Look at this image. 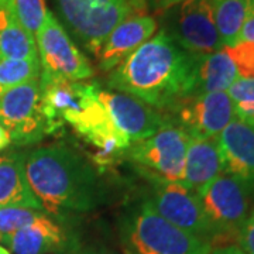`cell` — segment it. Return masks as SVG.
I'll return each mask as SVG.
<instances>
[{
  "label": "cell",
  "instance_id": "52a82bcc",
  "mask_svg": "<svg viewBox=\"0 0 254 254\" xmlns=\"http://www.w3.org/2000/svg\"><path fill=\"white\" fill-rule=\"evenodd\" d=\"M98 83L64 79L50 73H40L41 110L46 119L47 134L60 131L64 123L75 128L99 105Z\"/></svg>",
  "mask_w": 254,
  "mask_h": 254
},
{
  "label": "cell",
  "instance_id": "5b68a950",
  "mask_svg": "<svg viewBox=\"0 0 254 254\" xmlns=\"http://www.w3.org/2000/svg\"><path fill=\"white\" fill-rule=\"evenodd\" d=\"M253 187L230 174L222 173L198 193L202 209L213 232V240L237 239L250 213Z\"/></svg>",
  "mask_w": 254,
  "mask_h": 254
},
{
  "label": "cell",
  "instance_id": "30bf717a",
  "mask_svg": "<svg viewBox=\"0 0 254 254\" xmlns=\"http://www.w3.org/2000/svg\"><path fill=\"white\" fill-rule=\"evenodd\" d=\"M140 173L144 174L153 185V195L147 199L148 205L174 226L212 245L213 232L202 209L199 196L185 188L181 182L164 181L145 171Z\"/></svg>",
  "mask_w": 254,
  "mask_h": 254
},
{
  "label": "cell",
  "instance_id": "4dcf8cb0",
  "mask_svg": "<svg viewBox=\"0 0 254 254\" xmlns=\"http://www.w3.org/2000/svg\"><path fill=\"white\" fill-rule=\"evenodd\" d=\"M10 144H11V137H10L9 131L0 125V151L6 150Z\"/></svg>",
  "mask_w": 254,
  "mask_h": 254
},
{
  "label": "cell",
  "instance_id": "9c48e42d",
  "mask_svg": "<svg viewBox=\"0 0 254 254\" xmlns=\"http://www.w3.org/2000/svg\"><path fill=\"white\" fill-rule=\"evenodd\" d=\"M41 72L64 79L82 82L95 75L89 60L75 46L64 24L48 10L43 28L36 36Z\"/></svg>",
  "mask_w": 254,
  "mask_h": 254
},
{
  "label": "cell",
  "instance_id": "4316f807",
  "mask_svg": "<svg viewBox=\"0 0 254 254\" xmlns=\"http://www.w3.org/2000/svg\"><path fill=\"white\" fill-rule=\"evenodd\" d=\"M239 247L246 254H254V209L249 213L243 226L240 227L237 235Z\"/></svg>",
  "mask_w": 254,
  "mask_h": 254
},
{
  "label": "cell",
  "instance_id": "d590c367",
  "mask_svg": "<svg viewBox=\"0 0 254 254\" xmlns=\"http://www.w3.org/2000/svg\"><path fill=\"white\" fill-rule=\"evenodd\" d=\"M0 240H1V236H0Z\"/></svg>",
  "mask_w": 254,
  "mask_h": 254
},
{
  "label": "cell",
  "instance_id": "7a4b0ae2",
  "mask_svg": "<svg viewBox=\"0 0 254 254\" xmlns=\"http://www.w3.org/2000/svg\"><path fill=\"white\" fill-rule=\"evenodd\" d=\"M26 175L44 212L55 218L66 212H86L99 203L100 184L93 167L66 145L26 153Z\"/></svg>",
  "mask_w": 254,
  "mask_h": 254
},
{
  "label": "cell",
  "instance_id": "8fae6325",
  "mask_svg": "<svg viewBox=\"0 0 254 254\" xmlns=\"http://www.w3.org/2000/svg\"><path fill=\"white\" fill-rule=\"evenodd\" d=\"M0 125L9 131L11 143L31 145L47 136V123L41 110L40 78L0 96Z\"/></svg>",
  "mask_w": 254,
  "mask_h": 254
},
{
  "label": "cell",
  "instance_id": "ac0fdd59",
  "mask_svg": "<svg viewBox=\"0 0 254 254\" xmlns=\"http://www.w3.org/2000/svg\"><path fill=\"white\" fill-rule=\"evenodd\" d=\"M1 240L16 254H44L63 247L65 235L60 225L41 213L33 223Z\"/></svg>",
  "mask_w": 254,
  "mask_h": 254
},
{
  "label": "cell",
  "instance_id": "8992f818",
  "mask_svg": "<svg viewBox=\"0 0 254 254\" xmlns=\"http://www.w3.org/2000/svg\"><path fill=\"white\" fill-rule=\"evenodd\" d=\"M190 136L171 118L151 137L130 144L127 153L140 171L168 182H181Z\"/></svg>",
  "mask_w": 254,
  "mask_h": 254
},
{
  "label": "cell",
  "instance_id": "7c38bea8",
  "mask_svg": "<svg viewBox=\"0 0 254 254\" xmlns=\"http://www.w3.org/2000/svg\"><path fill=\"white\" fill-rule=\"evenodd\" d=\"M173 120L190 137L218 138L236 118L233 102L227 92L192 95L178 100L171 109Z\"/></svg>",
  "mask_w": 254,
  "mask_h": 254
},
{
  "label": "cell",
  "instance_id": "ffe728a7",
  "mask_svg": "<svg viewBox=\"0 0 254 254\" xmlns=\"http://www.w3.org/2000/svg\"><path fill=\"white\" fill-rule=\"evenodd\" d=\"M237 78L236 65L225 48L212 54L199 55L195 72V95L227 92Z\"/></svg>",
  "mask_w": 254,
  "mask_h": 254
},
{
  "label": "cell",
  "instance_id": "6da1fadb",
  "mask_svg": "<svg viewBox=\"0 0 254 254\" xmlns=\"http://www.w3.org/2000/svg\"><path fill=\"white\" fill-rule=\"evenodd\" d=\"M198 58L182 50L161 28L110 71L108 85L168 112L178 100L195 95Z\"/></svg>",
  "mask_w": 254,
  "mask_h": 254
},
{
  "label": "cell",
  "instance_id": "83f0119b",
  "mask_svg": "<svg viewBox=\"0 0 254 254\" xmlns=\"http://www.w3.org/2000/svg\"><path fill=\"white\" fill-rule=\"evenodd\" d=\"M239 41H245V43H253L254 44V13L250 14V17L246 20L243 24V28L240 31Z\"/></svg>",
  "mask_w": 254,
  "mask_h": 254
},
{
  "label": "cell",
  "instance_id": "e575fe53",
  "mask_svg": "<svg viewBox=\"0 0 254 254\" xmlns=\"http://www.w3.org/2000/svg\"><path fill=\"white\" fill-rule=\"evenodd\" d=\"M252 4H253V9H254V0H252Z\"/></svg>",
  "mask_w": 254,
  "mask_h": 254
},
{
  "label": "cell",
  "instance_id": "44dd1931",
  "mask_svg": "<svg viewBox=\"0 0 254 254\" xmlns=\"http://www.w3.org/2000/svg\"><path fill=\"white\" fill-rule=\"evenodd\" d=\"M212 6L223 48L237 44L243 24L254 13L252 0H212Z\"/></svg>",
  "mask_w": 254,
  "mask_h": 254
},
{
  "label": "cell",
  "instance_id": "9a60e30c",
  "mask_svg": "<svg viewBox=\"0 0 254 254\" xmlns=\"http://www.w3.org/2000/svg\"><path fill=\"white\" fill-rule=\"evenodd\" d=\"M223 173L254 185V127L235 118L216 138Z\"/></svg>",
  "mask_w": 254,
  "mask_h": 254
},
{
  "label": "cell",
  "instance_id": "ba28073f",
  "mask_svg": "<svg viewBox=\"0 0 254 254\" xmlns=\"http://www.w3.org/2000/svg\"><path fill=\"white\" fill-rule=\"evenodd\" d=\"M161 14V28L182 50L193 55H206L223 48L212 0H184Z\"/></svg>",
  "mask_w": 254,
  "mask_h": 254
},
{
  "label": "cell",
  "instance_id": "4fadbf2b",
  "mask_svg": "<svg viewBox=\"0 0 254 254\" xmlns=\"http://www.w3.org/2000/svg\"><path fill=\"white\" fill-rule=\"evenodd\" d=\"M96 95L108 110L115 126L130 140L131 144L155 134L167 119L157 109L128 93L102 89L98 85Z\"/></svg>",
  "mask_w": 254,
  "mask_h": 254
},
{
  "label": "cell",
  "instance_id": "277c9868",
  "mask_svg": "<svg viewBox=\"0 0 254 254\" xmlns=\"http://www.w3.org/2000/svg\"><path fill=\"white\" fill-rule=\"evenodd\" d=\"M57 6L66 27L95 57L119 23L138 14L128 0H57Z\"/></svg>",
  "mask_w": 254,
  "mask_h": 254
},
{
  "label": "cell",
  "instance_id": "d4e9b609",
  "mask_svg": "<svg viewBox=\"0 0 254 254\" xmlns=\"http://www.w3.org/2000/svg\"><path fill=\"white\" fill-rule=\"evenodd\" d=\"M41 213L27 208H0V236H9L33 223Z\"/></svg>",
  "mask_w": 254,
  "mask_h": 254
},
{
  "label": "cell",
  "instance_id": "cb8c5ba5",
  "mask_svg": "<svg viewBox=\"0 0 254 254\" xmlns=\"http://www.w3.org/2000/svg\"><path fill=\"white\" fill-rule=\"evenodd\" d=\"M14 6L23 27L36 40V36L46 21L48 11L46 0H14Z\"/></svg>",
  "mask_w": 254,
  "mask_h": 254
},
{
  "label": "cell",
  "instance_id": "d6986e66",
  "mask_svg": "<svg viewBox=\"0 0 254 254\" xmlns=\"http://www.w3.org/2000/svg\"><path fill=\"white\" fill-rule=\"evenodd\" d=\"M0 58L38 60L36 40L23 27L14 0H0Z\"/></svg>",
  "mask_w": 254,
  "mask_h": 254
},
{
  "label": "cell",
  "instance_id": "e0dca14e",
  "mask_svg": "<svg viewBox=\"0 0 254 254\" xmlns=\"http://www.w3.org/2000/svg\"><path fill=\"white\" fill-rule=\"evenodd\" d=\"M0 208H27L44 212L26 175V154H0Z\"/></svg>",
  "mask_w": 254,
  "mask_h": 254
},
{
  "label": "cell",
  "instance_id": "1f68e13d",
  "mask_svg": "<svg viewBox=\"0 0 254 254\" xmlns=\"http://www.w3.org/2000/svg\"><path fill=\"white\" fill-rule=\"evenodd\" d=\"M130 4L134 7L138 14H144L147 11V6H148V0H128Z\"/></svg>",
  "mask_w": 254,
  "mask_h": 254
},
{
  "label": "cell",
  "instance_id": "2e32d148",
  "mask_svg": "<svg viewBox=\"0 0 254 254\" xmlns=\"http://www.w3.org/2000/svg\"><path fill=\"white\" fill-rule=\"evenodd\" d=\"M223 173L216 138L190 137L181 184L196 195Z\"/></svg>",
  "mask_w": 254,
  "mask_h": 254
},
{
  "label": "cell",
  "instance_id": "603a6c76",
  "mask_svg": "<svg viewBox=\"0 0 254 254\" xmlns=\"http://www.w3.org/2000/svg\"><path fill=\"white\" fill-rule=\"evenodd\" d=\"M227 95L233 102L236 118L245 120L254 127V79L237 78L229 88Z\"/></svg>",
  "mask_w": 254,
  "mask_h": 254
},
{
  "label": "cell",
  "instance_id": "484cf974",
  "mask_svg": "<svg viewBox=\"0 0 254 254\" xmlns=\"http://www.w3.org/2000/svg\"><path fill=\"white\" fill-rule=\"evenodd\" d=\"M226 53L233 60L240 78L254 79V44L239 41L232 47H225Z\"/></svg>",
  "mask_w": 254,
  "mask_h": 254
},
{
  "label": "cell",
  "instance_id": "3957f363",
  "mask_svg": "<svg viewBox=\"0 0 254 254\" xmlns=\"http://www.w3.org/2000/svg\"><path fill=\"white\" fill-rule=\"evenodd\" d=\"M127 254H210L212 245L174 226L144 200L128 212L120 227Z\"/></svg>",
  "mask_w": 254,
  "mask_h": 254
},
{
  "label": "cell",
  "instance_id": "836d02e7",
  "mask_svg": "<svg viewBox=\"0 0 254 254\" xmlns=\"http://www.w3.org/2000/svg\"><path fill=\"white\" fill-rule=\"evenodd\" d=\"M0 254H10V253H9V250H6L4 247H1V246H0Z\"/></svg>",
  "mask_w": 254,
  "mask_h": 254
},
{
  "label": "cell",
  "instance_id": "7402d4cb",
  "mask_svg": "<svg viewBox=\"0 0 254 254\" xmlns=\"http://www.w3.org/2000/svg\"><path fill=\"white\" fill-rule=\"evenodd\" d=\"M40 73L38 60L0 58V96L18 85L40 78Z\"/></svg>",
  "mask_w": 254,
  "mask_h": 254
},
{
  "label": "cell",
  "instance_id": "5bb4252c",
  "mask_svg": "<svg viewBox=\"0 0 254 254\" xmlns=\"http://www.w3.org/2000/svg\"><path fill=\"white\" fill-rule=\"evenodd\" d=\"M158 31V21L151 14L130 16L113 28L100 46L96 60L100 71L110 72Z\"/></svg>",
  "mask_w": 254,
  "mask_h": 254
},
{
  "label": "cell",
  "instance_id": "d6a6232c",
  "mask_svg": "<svg viewBox=\"0 0 254 254\" xmlns=\"http://www.w3.org/2000/svg\"><path fill=\"white\" fill-rule=\"evenodd\" d=\"M76 254H116L110 252L108 249H85L82 252H78Z\"/></svg>",
  "mask_w": 254,
  "mask_h": 254
},
{
  "label": "cell",
  "instance_id": "f546056e",
  "mask_svg": "<svg viewBox=\"0 0 254 254\" xmlns=\"http://www.w3.org/2000/svg\"><path fill=\"white\" fill-rule=\"evenodd\" d=\"M210 254H246L239 246H222L215 249Z\"/></svg>",
  "mask_w": 254,
  "mask_h": 254
},
{
  "label": "cell",
  "instance_id": "f1b7e54d",
  "mask_svg": "<svg viewBox=\"0 0 254 254\" xmlns=\"http://www.w3.org/2000/svg\"><path fill=\"white\" fill-rule=\"evenodd\" d=\"M182 1H184V0H150L151 7H153L155 11H158V13H163L165 10L171 9V7L180 4Z\"/></svg>",
  "mask_w": 254,
  "mask_h": 254
}]
</instances>
